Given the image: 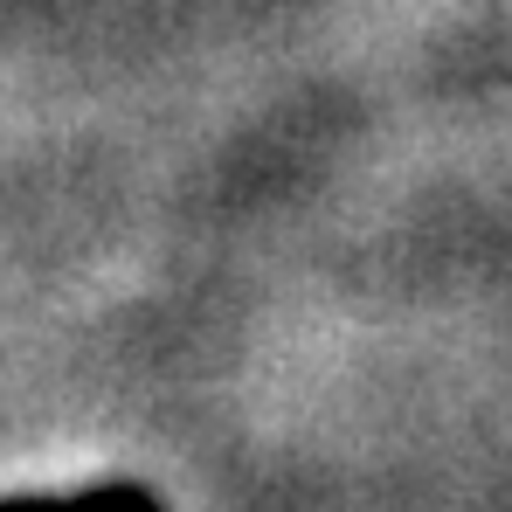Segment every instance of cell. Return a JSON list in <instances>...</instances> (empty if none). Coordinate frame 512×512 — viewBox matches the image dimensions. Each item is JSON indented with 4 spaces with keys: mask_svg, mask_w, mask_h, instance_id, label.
<instances>
[{
    "mask_svg": "<svg viewBox=\"0 0 512 512\" xmlns=\"http://www.w3.org/2000/svg\"><path fill=\"white\" fill-rule=\"evenodd\" d=\"M0 512H167L146 485H90L70 499H0Z\"/></svg>",
    "mask_w": 512,
    "mask_h": 512,
    "instance_id": "obj_1",
    "label": "cell"
}]
</instances>
